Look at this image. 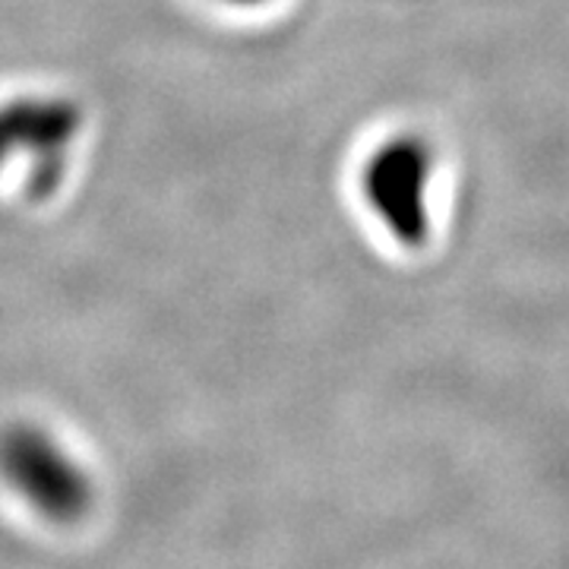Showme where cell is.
<instances>
[{
  "label": "cell",
  "instance_id": "obj_1",
  "mask_svg": "<svg viewBox=\"0 0 569 569\" xmlns=\"http://www.w3.org/2000/svg\"><path fill=\"white\" fill-rule=\"evenodd\" d=\"M437 149L418 130H396L358 168V193L389 241L418 250L433 234Z\"/></svg>",
  "mask_w": 569,
  "mask_h": 569
},
{
  "label": "cell",
  "instance_id": "obj_2",
  "mask_svg": "<svg viewBox=\"0 0 569 569\" xmlns=\"http://www.w3.org/2000/svg\"><path fill=\"white\" fill-rule=\"evenodd\" d=\"M86 130V111L61 92H20L0 99V178L20 171L26 193L54 197Z\"/></svg>",
  "mask_w": 569,
  "mask_h": 569
},
{
  "label": "cell",
  "instance_id": "obj_3",
  "mask_svg": "<svg viewBox=\"0 0 569 569\" xmlns=\"http://www.w3.org/2000/svg\"><path fill=\"white\" fill-rule=\"evenodd\" d=\"M0 481L54 526L80 522L96 503L92 475L36 421H13L0 430Z\"/></svg>",
  "mask_w": 569,
  "mask_h": 569
},
{
  "label": "cell",
  "instance_id": "obj_4",
  "mask_svg": "<svg viewBox=\"0 0 569 569\" xmlns=\"http://www.w3.org/2000/svg\"><path fill=\"white\" fill-rule=\"evenodd\" d=\"M224 10H241V13H250V10H260V7H269L272 0H212Z\"/></svg>",
  "mask_w": 569,
  "mask_h": 569
}]
</instances>
